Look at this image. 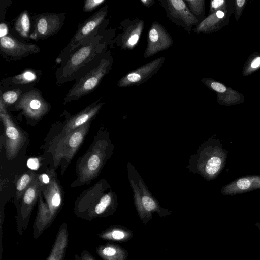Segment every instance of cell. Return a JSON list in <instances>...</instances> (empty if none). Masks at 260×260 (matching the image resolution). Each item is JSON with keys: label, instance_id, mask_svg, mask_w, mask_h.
Here are the masks:
<instances>
[{"label": "cell", "instance_id": "cell-1", "mask_svg": "<svg viewBox=\"0 0 260 260\" xmlns=\"http://www.w3.org/2000/svg\"><path fill=\"white\" fill-rule=\"evenodd\" d=\"M114 148L108 131L100 128L86 152L78 159L75 167L76 178L71 187L90 185L101 173L113 154Z\"/></svg>", "mask_w": 260, "mask_h": 260}, {"label": "cell", "instance_id": "cell-2", "mask_svg": "<svg viewBox=\"0 0 260 260\" xmlns=\"http://www.w3.org/2000/svg\"><path fill=\"white\" fill-rule=\"evenodd\" d=\"M117 205L116 193L108 181L102 179L77 197L74 211L77 217L92 221L113 215Z\"/></svg>", "mask_w": 260, "mask_h": 260}, {"label": "cell", "instance_id": "cell-3", "mask_svg": "<svg viewBox=\"0 0 260 260\" xmlns=\"http://www.w3.org/2000/svg\"><path fill=\"white\" fill-rule=\"evenodd\" d=\"M228 151L221 141L210 138L201 144L196 154L192 155L188 165L189 171L199 174L207 180L216 178L224 168Z\"/></svg>", "mask_w": 260, "mask_h": 260}, {"label": "cell", "instance_id": "cell-4", "mask_svg": "<svg viewBox=\"0 0 260 260\" xmlns=\"http://www.w3.org/2000/svg\"><path fill=\"white\" fill-rule=\"evenodd\" d=\"M57 177L56 174L49 184L41 186L33 224L34 239H37L52 224L62 208L64 192Z\"/></svg>", "mask_w": 260, "mask_h": 260}, {"label": "cell", "instance_id": "cell-5", "mask_svg": "<svg viewBox=\"0 0 260 260\" xmlns=\"http://www.w3.org/2000/svg\"><path fill=\"white\" fill-rule=\"evenodd\" d=\"M127 167L128 179L133 191L135 206L143 223L146 225L152 219L154 213L160 217L170 215L172 211L160 206L157 200L153 196L146 186L135 168L129 162Z\"/></svg>", "mask_w": 260, "mask_h": 260}, {"label": "cell", "instance_id": "cell-6", "mask_svg": "<svg viewBox=\"0 0 260 260\" xmlns=\"http://www.w3.org/2000/svg\"><path fill=\"white\" fill-rule=\"evenodd\" d=\"M89 121L66 135L56 144L50 146L48 153L51 156V168H61L62 175L82 145L90 129Z\"/></svg>", "mask_w": 260, "mask_h": 260}, {"label": "cell", "instance_id": "cell-7", "mask_svg": "<svg viewBox=\"0 0 260 260\" xmlns=\"http://www.w3.org/2000/svg\"><path fill=\"white\" fill-rule=\"evenodd\" d=\"M5 104L0 100V118L4 129L6 158L12 160L22 149L26 140L24 132L13 121L7 111Z\"/></svg>", "mask_w": 260, "mask_h": 260}, {"label": "cell", "instance_id": "cell-8", "mask_svg": "<svg viewBox=\"0 0 260 260\" xmlns=\"http://www.w3.org/2000/svg\"><path fill=\"white\" fill-rule=\"evenodd\" d=\"M17 110H21L27 123L36 124L49 112L50 107L38 91L31 90L21 95L15 104Z\"/></svg>", "mask_w": 260, "mask_h": 260}, {"label": "cell", "instance_id": "cell-9", "mask_svg": "<svg viewBox=\"0 0 260 260\" xmlns=\"http://www.w3.org/2000/svg\"><path fill=\"white\" fill-rule=\"evenodd\" d=\"M110 62L105 59L100 63L81 77L67 95L65 101L78 99L92 91L108 71Z\"/></svg>", "mask_w": 260, "mask_h": 260}, {"label": "cell", "instance_id": "cell-10", "mask_svg": "<svg viewBox=\"0 0 260 260\" xmlns=\"http://www.w3.org/2000/svg\"><path fill=\"white\" fill-rule=\"evenodd\" d=\"M41 187L39 184L37 177L25 192L21 199V203L16 215V223L18 234H22L23 230L28 225L29 218L37 201Z\"/></svg>", "mask_w": 260, "mask_h": 260}, {"label": "cell", "instance_id": "cell-11", "mask_svg": "<svg viewBox=\"0 0 260 260\" xmlns=\"http://www.w3.org/2000/svg\"><path fill=\"white\" fill-rule=\"evenodd\" d=\"M104 103L98 101L92 103L82 111L70 117L66 121L65 124L60 132L52 140V145L72 132L91 121L96 117Z\"/></svg>", "mask_w": 260, "mask_h": 260}, {"label": "cell", "instance_id": "cell-12", "mask_svg": "<svg viewBox=\"0 0 260 260\" xmlns=\"http://www.w3.org/2000/svg\"><path fill=\"white\" fill-rule=\"evenodd\" d=\"M98 51L95 40L83 46L67 59L60 72V78H69L82 67L94 57Z\"/></svg>", "mask_w": 260, "mask_h": 260}, {"label": "cell", "instance_id": "cell-13", "mask_svg": "<svg viewBox=\"0 0 260 260\" xmlns=\"http://www.w3.org/2000/svg\"><path fill=\"white\" fill-rule=\"evenodd\" d=\"M106 13V8H103L86 21L73 37L67 50L71 52L85 42L95 31L104 20Z\"/></svg>", "mask_w": 260, "mask_h": 260}, {"label": "cell", "instance_id": "cell-14", "mask_svg": "<svg viewBox=\"0 0 260 260\" xmlns=\"http://www.w3.org/2000/svg\"><path fill=\"white\" fill-rule=\"evenodd\" d=\"M1 51L9 57L20 58L25 57L40 51L36 44L22 43L10 36H5L0 39Z\"/></svg>", "mask_w": 260, "mask_h": 260}, {"label": "cell", "instance_id": "cell-15", "mask_svg": "<svg viewBox=\"0 0 260 260\" xmlns=\"http://www.w3.org/2000/svg\"><path fill=\"white\" fill-rule=\"evenodd\" d=\"M61 21L57 15H41L35 20L34 31L30 38L37 40L52 35L60 28Z\"/></svg>", "mask_w": 260, "mask_h": 260}, {"label": "cell", "instance_id": "cell-16", "mask_svg": "<svg viewBox=\"0 0 260 260\" xmlns=\"http://www.w3.org/2000/svg\"><path fill=\"white\" fill-rule=\"evenodd\" d=\"M172 44L170 35L158 24H153L149 32L146 56L149 57L166 49Z\"/></svg>", "mask_w": 260, "mask_h": 260}, {"label": "cell", "instance_id": "cell-17", "mask_svg": "<svg viewBox=\"0 0 260 260\" xmlns=\"http://www.w3.org/2000/svg\"><path fill=\"white\" fill-rule=\"evenodd\" d=\"M260 189V176L248 175L238 178L224 186L221 189L222 194L233 196L242 194Z\"/></svg>", "mask_w": 260, "mask_h": 260}, {"label": "cell", "instance_id": "cell-18", "mask_svg": "<svg viewBox=\"0 0 260 260\" xmlns=\"http://www.w3.org/2000/svg\"><path fill=\"white\" fill-rule=\"evenodd\" d=\"M163 59L164 58L157 59L153 62L129 73L119 81V86H127L140 83L141 81H144L156 71V69L163 62Z\"/></svg>", "mask_w": 260, "mask_h": 260}, {"label": "cell", "instance_id": "cell-19", "mask_svg": "<svg viewBox=\"0 0 260 260\" xmlns=\"http://www.w3.org/2000/svg\"><path fill=\"white\" fill-rule=\"evenodd\" d=\"M68 241L67 225L63 223L58 230L50 253L46 260H64Z\"/></svg>", "mask_w": 260, "mask_h": 260}, {"label": "cell", "instance_id": "cell-20", "mask_svg": "<svg viewBox=\"0 0 260 260\" xmlns=\"http://www.w3.org/2000/svg\"><path fill=\"white\" fill-rule=\"evenodd\" d=\"M167 3L172 15L182 20L187 26H191L198 22V19L183 1L171 0Z\"/></svg>", "mask_w": 260, "mask_h": 260}, {"label": "cell", "instance_id": "cell-21", "mask_svg": "<svg viewBox=\"0 0 260 260\" xmlns=\"http://www.w3.org/2000/svg\"><path fill=\"white\" fill-rule=\"evenodd\" d=\"M95 252L103 260H127L128 256L125 248L110 242L96 247Z\"/></svg>", "mask_w": 260, "mask_h": 260}, {"label": "cell", "instance_id": "cell-22", "mask_svg": "<svg viewBox=\"0 0 260 260\" xmlns=\"http://www.w3.org/2000/svg\"><path fill=\"white\" fill-rule=\"evenodd\" d=\"M98 236L105 240L127 242L133 237V232L120 225H112L98 234Z\"/></svg>", "mask_w": 260, "mask_h": 260}, {"label": "cell", "instance_id": "cell-23", "mask_svg": "<svg viewBox=\"0 0 260 260\" xmlns=\"http://www.w3.org/2000/svg\"><path fill=\"white\" fill-rule=\"evenodd\" d=\"M37 177V174L31 170H29L24 172L17 178L15 183L17 199H22L25 192Z\"/></svg>", "mask_w": 260, "mask_h": 260}, {"label": "cell", "instance_id": "cell-24", "mask_svg": "<svg viewBox=\"0 0 260 260\" xmlns=\"http://www.w3.org/2000/svg\"><path fill=\"white\" fill-rule=\"evenodd\" d=\"M223 21H224L223 19H220L218 17L216 12L212 13L199 25L197 28V32L211 31L214 29L218 27V25Z\"/></svg>", "mask_w": 260, "mask_h": 260}, {"label": "cell", "instance_id": "cell-25", "mask_svg": "<svg viewBox=\"0 0 260 260\" xmlns=\"http://www.w3.org/2000/svg\"><path fill=\"white\" fill-rule=\"evenodd\" d=\"M15 28L16 31L22 37L28 36L30 29V20L27 12H23L18 16L16 21Z\"/></svg>", "mask_w": 260, "mask_h": 260}, {"label": "cell", "instance_id": "cell-26", "mask_svg": "<svg viewBox=\"0 0 260 260\" xmlns=\"http://www.w3.org/2000/svg\"><path fill=\"white\" fill-rule=\"evenodd\" d=\"M218 95L217 101L221 105H231L243 102V97H240V94L232 89H229L224 94Z\"/></svg>", "mask_w": 260, "mask_h": 260}, {"label": "cell", "instance_id": "cell-27", "mask_svg": "<svg viewBox=\"0 0 260 260\" xmlns=\"http://www.w3.org/2000/svg\"><path fill=\"white\" fill-rule=\"evenodd\" d=\"M37 75L32 70H27L23 73L12 78L11 82L17 84H26L35 81Z\"/></svg>", "mask_w": 260, "mask_h": 260}, {"label": "cell", "instance_id": "cell-28", "mask_svg": "<svg viewBox=\"0 0 260 260\" xmlns=\"http://www.w3.org/2000/svg\"><path fill=\"white\" fill-rule=\"evenodd\" d=\"M55 174V169L51 168L48 169L45 173L37 174V179L40 186L49 184Z\"/></svg>", "mask_w": 260, "mask_h": 260}, {"label": "cell", "instance_id": "cell-29", "mask_svg": "<svg viewBox=\"0 0 260 260\" xmlns=\"http://www.w3.org/2000/svg\"><path fill=\"white\" fill-rule=\"evenodd\" d=\"M20 92L16 90H10L4 92L1 99L5 104L11 105L17 102Z\"/></svg>", "mask_w": 260, "mask_h": 260}, {"label": "cell", "instance_id": "cell-30", "mask_svg": "<svg viewBox=\"0 0 260 260\" xmlns=\"http://www.w3.org/2000/svg\"><path fill=\"white\" fill-rule=\"evenodd\" d=\"M260 68V55L252 57L246 66L243 74L249 75Z\"/></svg>", "mask_w": 260, "mask_h": 260}, {"label": "cell", "instance_id": "cell-31", "mask_svg": "<svg viewBox=\"0 0 260 260\" xmlns=\"http://www.w3.org/2000/svg\"><path fill=\"white\" fill-rule=\"evenodd\" d=\"M207 85L218 94H222L228 91L229 88L224 84L215 81H207Z\"/></svg>", "mask_w": 260, "mask_h": 260}, {"label": "cell", "instance_id": "cell-32", "mask_svg": "<svg viewBox=\"0 0 260 260\" xmlns=\"http://www.w3.org/2000/svg\"><path fill=\"white\" fill-rule=\"evenodd\" d=\"M189 5L193 13L196 15H200L204 10V1H186Z\"/></svg>", "mask_w": 260, "mask_h": 260}, {"label": "cell", "instance_id": "cell-33", "mask_svg": "<svg viewBox=\"0 0 260 260\" xmlns=\"http://www.w3.org/2000/svg\"><path fill=\"white\" fill-rule=\"evenodd\" d=\"M104 2V0H87L85 1L83 10L86 12L91 11Z\"/></svg>", "mask_w": 260, "mask_h": 260}, {"label": "cell", "instance_id": "cell-34", "mask_svg": "<svg viewBox=\"0 0 260 260\" xmlns=\"http://www.w3.org/2000/svg\"><path fill=\"white\" fill-rule=\"evenodd\" d=\"M226 1L224 0H213L211 2L210 11L213 13L218 10H223Z\"/></svg>", "mask_w": 260, "mask_h": 260}, {"label": "cell", "instance_id": "cell-35", "mask_svg": "<svg viewBox=\"0 0 260 260\" xmlns=\"http://www.w3.org/2000/svg\"><path fill=\"white\" fill-rule=\"evenodd\" d=\"M41 160L37 157H31L29 158L27 162L28 167L30 170H37L40 166Z\"/></svg>", "mask_w": 260, "mask_h": 260}, {"label": "cell", "instance_id": "cell-36", "mask_svg": "<svg viewBox=\"0 0 260 260\" xmlns=\"http://www.w3.org/2000/svg\"><path fill=\"white\" fill-rule=\"evenodd\" d=\"M140 34V28L136 29L129 37L127 42L129 46L135 45L138 41Z\"/></svg>", "mask_w": 260, "mask_h": 260}, {"label": "cell", "instance_id": "cell-37", "mask_svg": "<svg viewBox=\"0 0 260 260\" xmlns=\"http://www.w3.org/2000/svg\"><path fill=\"white\" fill-rule=\"evenodd\" d=\"M75 260H96L92 254L87 250H84L80 255L75 254Z\"/></svg>", "mask_w": 260, "mask_h": 260}, {"label": "cell", "instance_id": "cell-38", "mask_svg": "<svg viewBox=\"0 0 260 260\" xmlns=\"http://www.w3.org/2000/svg\"><path fill=\"white\" fill-rule=\"evenodd\" d=\"M246 1L245 0H237L235 1L236 7V13L237 14L235 15L237 20H238L239 18L242 14L243 7L245 5Z\"/></svg>", "mask_w": 260, "mask_h": 260}, {"label": "cell", "instance_id": "cell-39", "mask_svg": "<svg viewBox=\"0 0 260 260\" xmlns=\"http://www.w3.org/2000/svg\"><path fill=\"white\" fill-rule=\"evenodd\" d=\"M8 32V28L5 23H1L0 24V37L2 38L6 36Z\"/></svg>", "mask_w": 260, "mask_h": 260}, {"label": "cell", "instance_id": "cell-40", "mask_svg": "<svg viewBox=\"0 0 260 260\" xmlns=\"http://www.w3.org/2000/svg\"><path fill=\"white\" fill-rule=\"evenodd\" d=\"M141 2H142L146 6L149 7L150 5H153L152 3L154 2L152 1H150V0H149V1L142 0Z\"/></svg>", "mask_w": 260, "mask_h": 260}, {"label": "cell", "instance_id": "cell-41", "mask_svg": "<svg viewBox=\"0 0 260 260\" xmlns=\"http://www.w3.org/2000/svg\"><path fill=\"white\" fill-rule=\"evenodd\" d=\"M255 225L258 228L259 230L260 231V223L257 222V223H256Z\"/></svg>", "mask_w": 260, "mask_h": 260}, {"label": "cell", "instance_id": "cell-42", "mask_svg": "<svg viewBox=\"0 0 260 260\" xmlns=\"http://www.w3.org/2000/svg\"><path fill=\"white\" fill-rule=\"evenodd\" d=\"M64 260H67V259H64Z\"/></svg>", "mask_w": 260, "mask_h": 260}]
</instances>
